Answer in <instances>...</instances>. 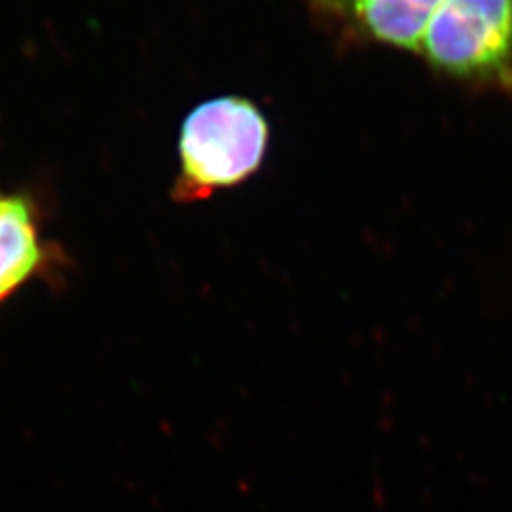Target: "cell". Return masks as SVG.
Masks as SVG:
<instances>
[{"label":"cell","mask_w":512,"mask_h":512,"mask_svg":"<svg viewBox=\"0 0 512 512\" xmlns=\"http://www.w3.org/2000/svg\"><path fill=\"white\" fill-rule=\"evenodd\" d=\"M270 124L253 101L228 95L205 101L183 122L175 202H202L251 179L264 164Z\"/></svg>","instance_id":"1"},{"label":"cell","mask_w":512,"mask_h":512,"mask_svg":"<svg viewBox=\"0 0 512 512\" xmlns=\"http://www.w3.org/2000/svg\"><path fill=\"white\" fill-rule=\"evenodd\" d=\"M418 54L439 73L512 93V0H442Z\"/></svg>","instance_id":"2"},{"label":"cell","mask_w":512,"mask_h":512,"mask_svg":"<svg viewBox=\"0 0 512 512\" xmlns=\"http://www.w3.org/2000/svg\"><path fill=\"white\" fill-rule=\"evenodd\" d=\"M442 0H311L315 14L344 33L416 52Z\"/></svg>","instance_id":"3"},{"label":"cell","mask_w":512,"mask_h":512,"mask_svg":"<svg viewBox=\"0 0 512 512\" xmlns=\"http://www.w3.org/2000/svg\"><path fill=\"white\" fill-rule=\"evenodd\" d=\"M54 262V247L42 236L35 203L6 192L0 202V306Z\"/></svg>","instance_id":"4"},{"label":"cell","mask_w":512,"mask_h":512,"mask_svg":"<svg viewBox=\"0 0 512 512\" xmlns=\"http://www.w3.org/2000/svg\"><path fill=\"white\" fill-rule=\"evenodd\" d=\"M4 196H6V192H4V190H0V202L4 200Z\"/></svg>","instance_id":"5"}]
</instances>
